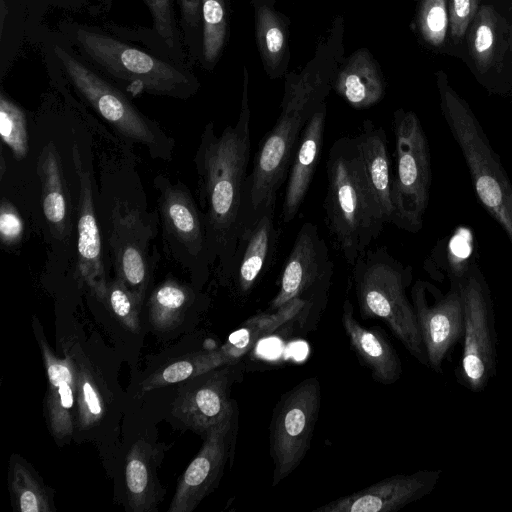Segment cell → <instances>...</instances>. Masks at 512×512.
Masks as SVG:
<instances>
[{
  "label": "cell",
  "mask_w": 512,
  "mask_h": 512,
  "mask_svg": "<svg viewBox=\"0 0 512 512\" xmlns=\"http://www.w3.org/2000/svg\"><path fill=\"white\" fill-rule=\"evenodd\" d=\"M247 73L239 117L220 135L208 123L201 135L194 163L198 193L206 226L211 263L218 261L228 276L236 250L239 219L250 160L251 112L247 97Z\"/></svg>",
  "instance_id": "obj_1"
},
{
  "label": "cell",
  "mask_w": 512,
  "mask_h": 512,
  "mask_svg": "<svg viewBox=\"0 0 512 512\" xmlns=\"http://www.w3.org/2000/svg\"><path fill=\"white\" fill-rule=\"evenodd\" d=\"M324 92L320 74L306 72L287 83L279 117L261 140L245 180L238 236L262 215L275 211L303 128L323 102Z\"/></svg>",
  "instance_id": "obj_2"
},
{
  "label": "cell",
  "mask_w": 512,
  "mask_h": 512,
  "mask_svg": "<svg viewBox=\"0 0 512 512\" xmlns=\"http://www.w3.org/2000/svg\"><path fill=\"white\" fill-rule=\"evenodd\" d=\"M326 172L324 209L328 229L346 262L353 266L387 223L355 137H341L332 144Z\"/></svg>",
  "instance_id": "obj_3"
},
{
  "label": "cell",
  "mask_w": 512,
  "mask_h": 512,
  "mask_svg": "<svg viewBox=\"0 0 512 512\" xmlns=\"http://www.w3.org/2000/svg\"><path fill=\"white\" fill-rule=\"evenodd\" d=\"M440 109L457 143L476 196L512 245V183L472 108L450 85L443 71L436 73Z\"/></svg>",
  "instance_id": "obj_4"
},
{
  "label": "cell",
  "mask_w": 512,
  "mask_h": 512,
  "mask_svg": "<svg viewBox=\"0 0 512 512\" xmlns=\"http://www.w3.org/2000/svg\"><path fill=\"white\" fill-rule=\"evenodd\" d=\"M352 267L362 316L382 320L406 350L428 367L413 305L406 295L411 268L395 259L385 247L366 250Z\"/></svg>",
  "instance_id": "obj_5"
},
{
  "label": "cell",
  "mask_w": 512,
  "mask_h": 512,
  "mask_svg": "<svg viewBox=\"0 0 512 512\" xmlns=\"http://www.w3.org/2000/svg\"><path fill=\"white\" fill-rule=\"evenodd\" d=\"M396 174L392 181V224L416 233L423 225L432 182L430 149L418 116L398 109L393 117Z\"/></svg>",
  "instance_id": "obj_6"
},
{
  "label": "cell",
  "mask_w": 512,
  "mask_h": 512,
  "mask_svg": "<svg viewBox=\"0 0 512 512\" xmlns=\"http://www.w3.org/2000/svg\"><path fill=\"white\" fill-rule=\"evenodd\" d=\"M464 325L457 382L472 392H481L497 373V332L494 303L489 285L473 265L461 281Z\"/></svg>",
  "instance_id": "obj_7"
},
{
  "label": "cell",
  "mask_w": 512,
  "mask_h": 512,
  "mask_svg": "<svg viewBox=\"0 0 512 512\" xmlns=\"http://www.w3.org/2000/svg\"><path fill=\"white\" fill-rule=\"evenodd\" d=\"M76 40L92 60L136 92L180 98L192 93L187 75L137 48L84 29L77 31Z\"/></svg>",
  "instance_id": "obj_8"
},
{
  "label": "cell",
  "mask_w": 512,
  "mask_h": 512,
  "mask_svg": "<svg viewBox=\"0 0 512 512\" xmlns=\"http://www.w3.org/2000/svg\"><path fill=\"white\" fill-rule=\"evenodd\" d=\"M55 53L77 91L118 133L145 146L153 155L169 158L172 141L157 124L141 114L119 90L66 50L55 46Z\"/></svg>",
  "instance_id": "obj_9"
},
{
  "label": "cell",
  "mask_w": 512,
  "mask_h": 512,
  "mask_svg": "<svg viewBox=\"0 0 512 512\" xmlns=\"http://www.w3.org/2000/svg\"><path fill=\"white\" fill-rule=\"evenodd\" d=\"M320 400L319 381L311 377L283 395L275 407L270 427L273 486L292 473L309 450Z\"/></svg>",
  "instance_id": "obj_10"
},
{
  "label": "cell",
  "mask_w": 512,
  "mask_h": 512,
  "mask_svg": "<svg viewBox=\"0 0 512 512\" xmlns=\"http://www.w3.org/2000/svg\"><path fill=\"white\" fill-rule=\"evenodd\" d=\"M166 252L197 273H207L211 258L202 211L186 186L165 177L155 179Z\"/></svg>",
  "instance_id": "obj_11"
},
{
  "label": "cell",
  "mask_w": 512,
  "mask_h": 512,
  "mask_svg": "<svg viewBox=\"0 0 512 512\" xmlns=\"http://www.w3.org/2000/svg\"><path fill=\"white\" fill-rule=\"evenodd\" d=\"M411 302L428 358V367L442 373L443 362L463 335L464 311L460 283L443 294L436 286L417 280Z\"/></svg>",
  "instance_id": "obj_12"
},
{
  "label": "cell",
  "mask_w": 512,
  "mask_h": 512,
  "mask_svg": "<svg viewBox=\"0 0 512 512\" xmlns=\"http://www.w3.org/2000/svg\"><path fill=\"white\" fill-rule=\"evenodd\" d=\"M333 274V262L318 227L305 222L299 229L283 265L279 290L270 304L276 310L291 300L325 289Z\"/></svg>",
  "instance_id": "obj_13"
},
{
  "label": "cell",
  "mask_w": 512,
  "mask_h": 512,
  "mask_svg": "<svg viewBox=\"0 0 512 512\" xmlns=\"http://www.w3.org/2000/svg\"><path fill=\"white\" fill-rule=\"evenodd\" d=\"M441 470H419L398 474L350 495L331 501L314 512H393L430 494Z\"/></svg>",
  "instance_id": "obj_14"
},
{
  "label": "cell",
  "mask_w": 512,
  "mask_h": 512,
  "mask_svg": "<svg viewBox=\"0 0 512 512\" xmlns=\"http://www.w3.org/2000/svg\"><path fill=\"white\" fill-rule=\"evenodd\" d=\"M233 415L206 433L201 450L184 471L169 512H191L215 488L225 467Z\"/></svg>",
  "instance_id": "obj_15"
},
{
  "label": "cell",
  "mask_w": 512,
  "mask_h": 512,
  "mask_svg": "<svg viewBox=\"0 0 512 512\" xmlns=\"http://www.w3.org/2000/svg\"><path fill=\"white\" fill-rule=\"evenodd\" d=\"M234 364V363H233ZM232 364L200 375V381L183 389L173 404V414L196 432L207 433L233 415L229 398Z\"/></svg>",
  "instance_id": "obj_16"
},
{
  "label": "cell",
  "mask_w": 512,
  "mask_h": 512,
  "mask_svg": "<svg viewBox=\"0 0 512 512\" xmlns=\"http://www.w3.org/2000/svg\"><path fill=\"white\" fill-rule=\"evenodd\" d=\"M144 225L133 212L116 206L110 246L117 277L142 303L149 283V261Z\"/></svg>",
  "instance_id": "obj_17"
},
{
  "label": "cell",
  "mask_w": 512,
  "mask_h": 512,
  "mask_svg": "<svg viewBox=\"0 0 512 512\" xmlns=\"http://www.w3.org/2000/svg\"><path fill=\"white\" fill-rule=\"evenodd\" d=\"M74 165L79 176L78 205V271L82 282L99 299L106 301L108 283L102 260L99 227L95 216L91 179L82 166L77 147L73 150Z\"/></svg>",
  "instance_id": "obj_18"
},
{
  "label": "cell",
  "mask_w": 512,
  "mask_h": 512,
  "mask_svg": "<svg viewBox=\"0 0 512 512\" xmlns=\"http://www.w3.org/2000/svg\"><path fill=\"white\" fill-rule=\"evenodd\" d=\"M277 242L274 212L265 213L253 225L240 232L228 277H233L241 293L250 292L269 269Z\"/></svg>",
  "instance_id": "obj_19"
},
{
  "label": "cell",
  "mask_w": 512,
  "mask_h": 512,
  "mask_svg": "<svg viewBox=\"0 0 512 512\" xmlns=\"http://www.w3.org/2000/svg\"><path fill=\"white\" fill-rule=\"evenodd\" d=\"M326 105L322 102L305 124L293 155L282 204V219L291 222L297 215L315 173L322 149Z\"/></svg>",
  "instance_id": "obj_20"
},
{
  "label": "cell",
  "mask_w": 512,
  "mask_h": 512,
  "mask_svg": "<svg viewBox=\"0 0 512 512\" xmlns=\"http://www.w3.org/2000/svg\"><path fill=\"white\" fill-rule=\"evenodd\" d=\"M39 346L48 378L49 427L54 438L62 440L72 434L75 424L76 364L70 357L55 356L44 339H39Z\"/></svg>",
  "instance_id": "obj_21"
},
{
  "label": "cell",
  "mask_w": 512,
  "mask_h": 512,
  "mask_svg": "<svg viewBox=\"0 0 512 512\" xmlns=\"http://www.w3.org/2000/svg\"><path fill=\"white\" fill-rule=\"evenodd\" d=\"M341 320L350 345L371 370L373 378L385 385L396 382L402 374L396 350L378 329H368L355 319L349 299L344 301Z\"/></svg>",
  "instance_id": "obj_22"
},
{
  "label": "cell",
  "mask_w": 512,
  "mask_h": 512,
  "mask_svg": "<svg viewBox=\"0 0 512 512\" xmlns=\"http://www.w3.org/2000/svg\"><path fill=\"white\" fill-rule=\"evenodd\" d=\"M369 183L383 210L387 223L393 220L391 162L387 136L383 128L366 120L355 136Z\"/></svg>",
  "instance_id": "obj_23"
},
{
  "label": "cell",
  "mask_w": 512,
  "mask_h": 512,
  "mask_svg": "<svg viewBox=\"0 0 512 512\" xmlns=\"http://www.w3.org/2000/svg\"><path fill=\"white\" fill-rule=\"evenodd\" d=\"M335 89L356 109L368 108L384 95L383 78L370 54L359 50L339 72Z\"/></svg>",
  "instance_id": "obj_24"
},
{
  "label": "cell",
  "mask_w": 512,
  "mask_h": 512,
  "mask_svg": "<svg viewBox=\"0 0 512 512\" xmlns=\"http://www.w3.org/2000/svg\"><path fill=\"white\" fill-rule=\"evenodd\" d=\"M309 304V299L298 297L271 313L257 314L233 332L220 348L231 363H236V360L248 353L261 338L275 332Z\"/></svg>",
  "instance_id": "obj_25"
},
{
  "label": "cell",
  "mask_w": 512,
  "mask_h": 512,
  "mask_svg": "<svg viewBox=\"0 0 512 512\" xmlns=\"http://www.w3.org/2000/svg\"><path fill=\"white\" fill-rule=\"evenodd\" d=\"M153 464L152 448L142 440L136 442L127 455L125 467L128 502L134 511H152L160 499Z\"/></svg>",
  "instance_id": "obj_26"
},
{
  "label": "cell",
  "mask_w": 512,
  "mask_h": 512,
  "mask_svg": "<svg viewBox=\"0 0 512 512\" xmlns=\"http://www.w3.org/2000/svg\"><path fill=\"white\" fill-rule=\"evenodd\" d=\"M44 216L57 235H63L67 220V201L58 153L53 144L44 147L39 157Z\"/></svg>",
  "instance_id": "obj_27"
},
{
  "label": "cell",
  "mask_w": 512,
  "mask_h": 512,
  "mask_svg": "<svg viewBox=\"0 0 512 512\" xmlns=\"http://www.w3.org/2000/svg\"><path fill=\"white\" fill-rule=\"evenodd\" d=\"M194 300L193 290L175 279L167 278L149 298V320L161 331L178 326Z\"/></svg>",
  "instance_id": "obj_28"
},
{
  "label": "cell",
  "mask_w": 512,
  "mask_h": 512,
  "mask_svg": "<svg viewBox=\"0 0 512 512\" xmlns=\"http://www.w3.org/2000/svg\"><path fill=\"white\" fill-rule=\"evenodd\" d=\"M226 364H233L221 348L188 354L154 372L142 383V391L193 379Z\"/></svg>",
  "instance_id": "obj_29"
},
{
  "label": "cell",
  "mask_w": 512,
  "mask_h": 512,
  "mask_svg": "<svg viewBox=\"0 0 512 512\" xmlns=\"http://www.w3.org/2000/svg\"><path fill=\"white\" fill-rule=\"evenodd\" d=\"M497 13L490 5H482L469 34V51L477 70L485 73L491 66L496 44Z\"/></svg>",
  "instance_id": "obj_30"
},
{
  "label": "cell",
  "mask_w": 512,
  "mask_h": 512,
  "mask_svg": "<svg viewBox=\"0 0 512 512\" xmlns=\"http://www.w3.org/2000/svg\"><path fill=\"white\" fill-rule=\"evenodd\" d=\"M77 424L89 429L97 424L105 413V404L95 378L87 367L76 364Z\"/></svg>",
  "instance_id": "obj_31"
},
{
  "label": "cell",
  "mask_w": 512,
  "mask_h": 512,
  "mask_svg": "<svg viewBox=\"0 0 512 512\" xmlns=\"http://www.w3.org/2000/svg\"><path fill=\"white\" fill-rule=\"evenodd\" d=\"M256 35L259 50L265 63L274 69L281 61L285 46V32L276 13L261 6L256 14Z\"/></svg>",
  "instance_id": "obj_32"
},
{
  "label": "cell",
  "mask_w": 512,
  "mask_h": 512,
  "mask_svg": "<svg viewBox=\"0 0 512 512\" xmlns=\"http://www.w3.org/2000/svg\"><path fill=\"white\" fill-rule=\"evenodd\" d=\"M11 490L21 512H49L50 503L43 487L19 462L11 465Z\"/></svg>",
  "instance_id": "obj_33"
},
{
  "label": "cell",
  "mask_w": 512,
  "mask_h": 512,
  "mask_svg": "<svg viewBox=\"0 0 512 512\" xmlns=\"http://www.w3.org/2000/svg\"><path fill=\"white\" fill-rule=\"evenodd\" d=\"M0 134L14 157L21 159L26 156L28 137L25 114L4 94L0 95Z\"/></svg>",
  "instance_id": "obj_34"
},
{
  "label": "cell",
  "mask_w": 512,
  "mask_h": 512,
  "mask_svg": "<svg viewBox=\"0 0 512 512\" xmlns=\"http://www.w3.org/2000/svg\"><path fill=\"white\" fill-rule=\"evenodd\" d=\"M203 54L207 62L218 57L226 36L224 0H202Z\"/></svg>",
  "instance_id": "obj_35"
},
{
  "label": "cell",
  "mask_w": 512,
  "mask_h": 512,
  "mask_svg": "<svg viewBox=\"0 0 512 512\" xmlns=\"http://www.w3.org/2000/svg\"><path fill=\"white\" fill-rule=\"evenodd\" d=\"M418 26L424 40L432 46H441L447 36L449 17L446 0H422Z\"/></svg>",
  "instance_id": "obj_36"
},
{
  "label": "cell",
  "mask_w": 512,
  "mask_h": 512,
  "mask_svg": "<svg viewBox=\"0 0 512 512\" xmlns=\"http://www.w3.org/2000/svg\"><path fill=\"white\" fill-rule=\"evenodd\" d=\"M106 302L114 316L130 331H139V312L142 303L129 291L120 278L108 283Z\"/></svg>",
  "instance_id": "obj_37"
},
{
  "label": "cell",
  "mask_w": 512,
  "mask_h": 512,
  "mask_svg": "<svg viewBox=\"0 0 512 512\" xmlns=\"http://www.w3.org/2000/svg\"><path fill=\"white\" fill-rule=\"evenodd\" d=\"M448 8L450 34L453 40L458 42L479 9L478 0H449Z\"/></svg>",
  "instance_id": "obj_38"
},
{
  "label": "cell",
  "mask_w": 512,
  "mask_h": 512,
  "mask_svg": "<svg viewBox=\"0 0 512 512\" xmlns=\"http://www.w3.org/2000/svg\"><path fill=\"white\" fill-rule=\"evenodd\" d=\"M24 223L14 206L3 199L0 208V239L5 246H14L22 238Z\"/></svg>",
  "instance_id": "obj_39"
},
{
  "label": "cell",
  "mask_w": 512,
  "mask_h": 512,
  "mask_svg": "<svg viewBox=\"0 0 512 512\" xmlns=\"http://www.w3.org/2000/svg\"><path fill=\"white\" fill-rule=\"evenodd\" d=\"M158 34L167 45H174V27L170 8V0H146Z\"/></svg>",
  "instance_id": "obj_40"
},
{
  "label": "cell",
  "mask_w": 512,
  "mask_h": 512,
  "mask_svg": "<svg viewBox=\"0 0 512 512\" xmlns=\"http://www.w3.org/2000/svg\"><path fill=\"white\" fill-rule=\"evenodd\" d=\"M186 20L195 25L198 21V12L202 0H181Z\"/></svg>",
  "instance_id": "obj_41"
},
{
  "label": "cell",
  "mask_w": 512,
  "mask_h": 512,
  "mask_svg": "<svg viewBox=\"0 0 512 512\" xmlns=\"http://www.w3.org/2000/svg\"><path fill=\"white\" fill-rule=\"evenodd\" d=\"M510 46H511V49H512V37L510 39Z\"/></svg>",
  "instance_id": "obj_42"
}]
</instances>
